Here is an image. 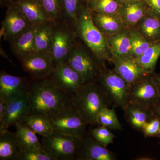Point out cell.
<instances>
[{
  "instance_id": "6da1fadb",
  "label": "cell",
  "mask_w": 160,
  "mask_h": 160,
  "mask_svg": "<svg viewBox=\"0 0 160 160\" xmlns=\"http://www.w3.org/2000/svg\"><path fill=\"white\" fill-rule=\"evenodd\" d=\"M27 94L30 114L43 115L50 118L72 105L71 95L58 89L50 77L32 80Z\"/></svg>"
},
{
  "instance_id": "7a4b0ae2",
  "label": "cell",
  "mask_w": 160,
  "mask_h": 160,
  "mask_svg": "<svg viewBox=\"0 0 160 160\" xmlns=\"http://www.w3.org/2000/svg\"><path fill=\"white\" fill-rule=\"evenodd\" d=\"M111 104L98 82L86 83L72 95V105L89 125H95L97 115Z\"/></svg>"
},
{
  "instance_id": "3957f363",
  "label": "cell",
  "mask_w": 160,
  "mask_h": 160,
  "mask_svg": "<svg viewBox=\"0 0 160 160\" xmlns=\"http://www.w3.org/2000/svg\"><path fill=\"white\" fill-rule=\"evenodd\" d=\"M87 3L81 9L76 26L78 38L100 61H111L107 38L95 25Z\"/></svg>"
},
{
  "instance_id": "277c9868",
  "label": "cell",
  "mask_w": 160,
  "mask_h": 160,
  "mask_svg": "<svg viewBox=\"0 0 160 160\" xmlns=\"http://www.w3.org/2000/svg\"><path fill=\"white\" fill-rule=\"evenodd\" d=\"M77 41L65 62L78 72L85 83L98 82L103 68L102 61L84 44Z\"/></svg>"
},
{
  "instance_id": "5b68a950",
  "label": "cell",
  "mask_w": 160,
  "mask_h": 160,
  "mask_svg": "<svg viewBox=\"0 0 160 160\" xmlns=\"http://www.w3.org/2000/svg\"><path fill=\"white\" fill-rule=\"evenodd\" d=\"M42 147L53 160H77L81 146V139L55 131L42 137Z\"/></svg>"
},
{
  "instance_id": "8992f818",
  "label": "cell",
  "mask_w": 160,
  "mask_h": 160,
  "mask_svg": "<svg viewBox=\"0 0 160 160\" xmlns=\"http://www.w3.org/2000/svg\"><path fill=\"white\" fill-rule=\"evenodd\" d=\"M50 55L55 67L66 61L75 45L78 37L75 29L61 22H52Z\"/></svg>"
},
{
  "instance_id": "52a82bcc",
  "label": "cell",
  "mask_w": 160,
  "mask_h": 160,
  "mask_svg": "<svg viewBox=\"0 0 160 160\" xmlns=\"http://www.w3.org/2000/svg\"><path fill=\"white\" fill-rule=\"evenodd\" d=\"M98 82L110 102L124 110L128 104L129 86L114 70L103 69Z\"/></svg>"
},
{
  "instance_id": "ba28073f",
  "label": "cell",
  "mask_w": 160,
  "mask_h": 160,
  "mask_svg": "<svg viewBox=\"0 0 160 160\" xmlns=\"http://www.w3.org/2000/svg\"><path fill=\"white\" fill-rule=\"evenodd\" d=\"M49 118L55 131L74 136L80 139L87 133V127L89 124L72 105Z\"/></svg>"
},
{
  "instance_id": "9c48e42d",
  "label": "cell",
  "mask_w": 160,
  "mask_h": 160,
  "mask_svg": "<svg viewBox=\"0 0 160 160\" xmlns=\"http://www.w3.org/2000/svg\"><path fill=\"white\" fill-rule=\"evenodd\" d=\"M160 101L157 87L150 74L143 77L129 86L128 103L153 109Z\"/></svg>"
},
{
  "instance_id": "30bf717a",
  "label": "cell",
  "mask_w": 160,
  "mask_h": 160,
  "mask_svg": "<svg viewBox=\"0 0 160 160\" xmlns=\"http://www.w3.org/2000/svg\"><path fill=\"white\" fill-rule=\"evenodd\" d=\"M20 62L32 80L50 77L55 69L51 55L41 52L35 51Z\"/></svg>"
},
{
  "instance_id": "8fae6325",
  "label": "cell",
  "mask_w": 160,
  "mask_h": 160,
  "mask_svg": "<svg viewBox=\"0 0 160 160\" xmlns=\"http://www.w3.org/2000/svg\"><path fill=\"white\" fill-rule=\"evenodd\" d=\"M50 77L58 89L71 95L86 84L79 73L66 62L58 65Z\"/></svg>"
},
{
  "instance_id": "7c38bea8",
  "label": "cell",
  "mask_w": 160,
  "mask_h": 160,
  "mask_svg": "<svg viewBox=\"0 0 160 160\" xmlns=\"http://www.w3.org/2000/svg\"><path fill=\"white\" fill-rule=\"evenodd\" d=\"M5 18L2 22L0 30V38L3 37L5 41H10L32 25L22 14L13 2L7 6Z\"/></svg>"
},
{
  "instance_id": "4fadbf2b",
  "label": "cell",
  "mask_w": 160,
  "mask_h": 160,
  "mask_svg": "<svg viewBox=\"0 0 160 160\" xmlns=\"http://www.w3.org/2000/svg\"><path fill=\"white\" fill-rule=\"evenodd\" d=\"M31 83L27 77L12 75L2 70L0 72V99L8 102L27 93Z\"/></svg>"
},
{
  "instance_id": "5bb4252c",
  "label": "cell",
  "mask_w": 160,
  "mask_h": 160,
  "mask_svg": "<svg viewBox=\"0 0 160 160\" xmlns=\"http://www.w3.org/2000/svg\"><path fill=\"white\" fill-rule=\"evenodd\" d=\"M6 113L0 122V128L8 129L25 122L30 114V105L27 93L8 102Z\"/></svg>"
},
{
  "instance_id": "9a60e30c",
  "label": "cell",
  "mask_w": 160,
  "mask_h": 160,
  "mask_svg": "<svg viewBox=\"0 0 160 160\" xmlns=\"http://www.w3.org/2000/svg\"><path fill=\"white\" fill-rule=\"evenodd\" d=\"M116 160L115 154L98 142L91 134L87 133L81 138L77 160Z\"/></svg>"
},
{
  "instance_id": "2e32d148",
  "label": "cell",
  "mask_w": 160,
  "mask_h": 160,
  "mask_svg": "<svg viewBox=\"0 0 160 160\" xmlns=\"http://www.w3.org/2000/svg\"><path fill=\"white\" fill-rule=\"evenodd\" d=\"M111 62L114 70L129 86L145 76L150 75L142 67L137 60L130 56L112 57Z\"/></svg>"
},
{
  "instance_id": "e0dca14e",
  "label": "cell",
  "mask_w": 160,
  "mask_h": 160,
  "mask_svg": "<svg viewBox=\"0 0 160 160\" xmlns=\"http://www.w3.org/2000/svg\"><path fill=\"white\" fill-rule=\"evenodd\" d=\"M39 25L32 26L9 41L12 51L20 61L36 51L35 36Z\"/></svg>"
},
{
  "instance_id": "ac0fdd59",
  "label": "cell",
  "mask_w": 160,
  "mask_h": 160,
  "mask_svg": "<svg viewBox=\"0 0 160 160\" xmlns=\"http://www.w3.org/2000/svg\"><path fill=\"white\" fill-rule=\"evenodd\" d=\"M13 2L32 26L49 22L39 0H14Z\"/></svg>"
},
{
  "instance_id": "d6986e66",
  "label": "cell",
  "mask_w": 160,
  "mask_h": 160,
  "mask_svg": "<svg viewBox=\"0 0 160 160\" xmlns=\"http://www.w3.org/2000/svg\"><path fill=\"white\" fill-rule=\"evenodd\" d=\"M22 151L16 132L0 128V160H18Z\"/></svg>"
},
{
  "instance_id": "ffe728a7",
  "label": "cell",
  "mask_w": 160,
  "mask_h": 160,
  "mask_svg": "<svg viewBox=\"0 0 160 160\" xmlns=\"http://www.w3.org/2000/svg\"><path fill=\"white\" fill-rule=\"evenodd\" d=\"M124 110L126 122L138 131H142L144 124L155 114L153 109L132 103H128Z\"/></svg>"
},
{
  "instance_id": "44dd1931",
  "label": "cell",
  "mask_w": 160,
  "mask_h": 160,
  "mask_svg": "<svg viewBox=\"0 0 160 160\" xmlns=\"http://www.w3.org/2000/svg\"><path fill=\"white\" fill-rule=\"evenodd\" d=\"M148 8L145 1L123 3L119 12L124 27H134L146 16Z\"/></svg>"
},
{
  "instance_id": "7402d4cb",
  "label": "cell",
  "mask_w": 160,
  "mask_h": 160,
  "mask_svg": "<svg viewBox=\"0 0 160 160\" xmlns=\"http://www.w3.org/2000/svg\"><path fill=\"white\" fill-rule=\"evenodd\" d=\"M106 38L111 58L129 55L131 48L129 28L123 27L116 33Z\"/></svg>"
},
{
  "instance_id": "603a6c76",
  "label": "cell",
  "mask_w": 160,
  "mask_h": 160,
  "mask_svg": "<svg viewBox=\"0 0 160 160\" xmlns=\"http://www.w3.org/2000/svg\"><path fill=\"white\" fill-rule=\"evenodd\" d=\"M90 13L95 26L106 37L116 33L124 27L118 14H107L91 10Z\"/></svg>"
},
{
  "instance_id": "cb8c5ba5",
  "label": "cell",
  "mask_w": 160,
  "mask_h": 160,
  "mask_svg": "<svg viewBox=\"0 0 160 160\" xmlns=\"http://www.w3.org/2000/svg\"><path fill=\"white\" fill-rule=\"evenodd\" d=\"M134 28L143 37L151 42L160 41V18L147 12Z\"/></svg>"
},
{
  "instance_id": "d4e9b609",
  "label": "cell",
  "mask_w": 160,
  "mask_h": 160,
  "mask_svg": "<svg viewBox=\"0 0 160 160\" xmlns=\"http://www.w3.org/2000/svg\"><path fill=\"white\" fill-rule=\"evenodd\" d=\"M62 17L60 22L66 23L75 29L78 18L85 0H61Z\"/></svg>"
},
{
  "instance_id": "484cf974",
  "label": "cell",
  "mask_w": 160,
  "mask_h": 160,
  "mask_svg": "<svg viewBox=\"0 0 160 160\" xmlns=\"http://www.w3.org/2000/svg\"><path fill=\"white\" fill-rule=\"evenodd\" d=\"M17 136L22 150H29L42 148V144L37 133L25 122L15 126Z\"/></svg>"
},
{
  "instance_id": "4316f807",
  "label": "cell",
  "mask_w": 160,
  "mask_h": 160,
  "mask_svg": "<svg viewBox=\"0 0 160 160\" xmlns=\"http://www.w3.org/2000/svg\"><path fill=\"white\" fill-rule=\"evenodd\" d=\"M52 23L49 21L38 27L34 39L36 51L50 55L52 40Z\"/></svg>"
},
{
  "instance_id": "83f0119b",
  "label": "cell",
  "mask_w": 160,
  "mask_h": 160,
  "mask_svg": "<svg viewBox=\"0 0 160 160\" xmlns=\"http://www.w3.org/2000/svg\"><path fill=\"white\" fill-rule=\"evenodd\" d=\"M24 122L37 134L42 137L49 135L54 131L49 118L43 115L29 114Z\"/></svg>"
},
{
  "instance_id": "f1b7e54d",
  "label": "cell",
  "mask_w": 160,
  "mask_h": 160,
  "mask_svg": "<svg viewBox=\"0 0 160 160\" xmlns=\"http://www.w3.org/2000/svg\"><path fill=\"white\" fill-rule=\"evenodd\" d=\"M160 56V41L156 42L142 56L136 59L140 66L149 74L154 72Z\"/></svg>"
},
{
  "instance_id": "f546056e",
  "label": "cell",
  "mask_w": 160,
  "mask_h": 160,
  "mask_svg": "<svg viewBox=\"0 0 160 160\" xmlns=\"http://www.w3.org/2000/svg\"><path fill=\"white\" fill-rule=\"evenodd\" d=\"M129 30L131 48L129 56L137 59L142 56L156 42H149L134 27L129 28Z\"/></svg>"
},
{
  "instance_id": "4dcf8cb0",
  "label": "cell",
  "mask_w": 160,
  "mask_h": 160,
  "mask_svg": "<svg viewBox=\"0 0 160 160\" xmlns=\"http://www.w3.org/2000/svg\"><path fill=\"white\" fill-rule=\"evenodd\" d=\"M123 5L121 0H92L87 3L91 11L107 14H118Z\"/></svg>"
},
{
  "instance_id": "1f68e13d",
  "label": "cell",
  "mask_w": 160,
  "mask_h": 160,
  "mask_svg": "<svg viewBox=\"0 0 160 160\" xmlns=\"http://www.w3.org/2000/svg\"><path fill=\"white\" fill-rule=\"evenodd\" d=\"M95 124L107 127L112 130H121L122 126L114 108L105 107L101 109L95 118Z\"/></svg>"
},
{
  "instance_id": "d6a6232c",
  "label": "cell",
  "mask_w": 160,
  "mask_h": 160,
  "mask_svg": "<svg viewBox=\"0 0 160 160\" xmlns=\"http://www.w3.org/2000/svg\"><path fill=\"white\" fill-rule=\"evenodd\" d=\"M49 21L60 22L62 17L61 0H39Z\"/></svg>"
},
{
  "instance_id": "836d02e7",
  "label": "cell",
  "mask_w": 160,
  "mask_h": 160,
  "mask_svg": "<svg viewBox=\"0 0 160 160\" xmlns=\"http://www.w3.org/2000/svg\"><path fill=\"white\" fill-rule=\"evenodd\" d=\"M89 134L98 142L106 146L113 143L115 138L116 137L110 129L101 125H98L97 127L92 129Z\"/></svg>"
},
{
  "instance_id": "e575fe53",
  "label": "cell",
  "mask_w": 160,
  "mask_h": 160,
  "mask_svg": "<svg viewBox=\"0 0 160 160\" xmlns=\"http://www.w3.org/2000/svg\"><path fill=\"white\" fill-rule=\"evenodd\" d=\"M18 160H53L42 148L29 150H22Z\"/></svg>"
},
{
  "instance_id": "d590c367",
  "label": "cell",
  "mask_w": 160,
  "mask_h": 160,
  "mask_svg": "<svg viewBox=\"0 0 160 160\" xmlns=\"http://www.w3.org/2000/svg\"><path fill=\"white\" fill-rule=\"evenodd\" d=\"M142 131L145 137L158 136L160 132V116L155 114L151 119L144 124Z\"/></svg>"
},
{
  "instance_id": "8d00e7d4",
  "label": "cell",
  "mask_w": 160,
  "mask_h": 160,
  "mask_svg": "<svg viewBox=\"0 0 160 160\" xmlns=\"http://www.w3.org/2000/svg\"><path fill=\"white\" fill-rule=\"evenodd\" d=\"M145 2L148 13L160 18V0H145Z\"/></svg>"
},
{
  "instance_id": "74e56055",
  "label": "cell",
  "mask_w": 160,
  "mask_h": 160,
  "mask_svg": "<svg viewBox=\"0 0 160 160\" xmlns=\"http://www.w3.org/2000/svg\"><path fill=\"white\" fill-rule=\"evenodd\" d=\"M7 103L4 100L0 99V122L2 121L7 108Z\"/></svg>"
},
{
  "instance_id": "f35d334b",
  "label": "cell",
  "mask_w": 160,
  "mask_h": 160,
  "mask_svg": "<svg viewBox=\"0 0 160 160\" xmlns=\"http://www.w3.org/2000/svg\"><path fill=\"white\" fill-rule=\"evenodd\" d=\"M150 75H151L152 78L153 82L155 83L157 87L158 91L160 97V74L153 72V73L150 74Z\"/></svg>"
},
{
  "instance_id": "ab89813d",
  "label": "cell",
  "mask_w": 160,
  "mask_h": 160,
  "mask_svg": "<svg viewBox=\"0 0 160 160\" xmlns=\"http://www.w3.org/2000/svg\"><path fill=\"white\" fill-rule=\"evenodd\" d=\"M14 0H0V4L2 6H8L10 4H11Z\"/></svg>"
},
{
  "instance_id": "60d3db41",
  "label": "cell",
  "mask_w": 160,
  "mask_h": 160,
  "mask_svg": "<svg viewBox=\"0 0 160 160\" xmlns=\"http://www.w3.org/2000/svg\"><path fill=\"white\" fill-rule=\"evenodd\" d=\"M153 110H154L155 114L160 116V101L155 106L154 108H153Z\"/></svg>"
},
{
  "instance_id": "b9f144b4",
  "label": "cell",
  "mask_w": 160,
  "mask_h": 160,
  "mask_svg": "<svg viewBox=\"0 0 160 160\" xmlns=\"http://www.w3.org/2000/svg\"><path fill=\"white\" fill-rule=\"evenodd\" d=\"M1 55L3 57L6 58H7V59L9 60V62H10L12 63V62L11 60H10V59L9 58V57H8V56H7V54H6V52H5V51H4V50L2 49V48L1 47Z\"/></svg>"
},
{
  "instance_id": "7bdbcfd3",
  "label": "cell",
  "mask_w": 160,
  "mask_h": 160,
  "mask_svg": "<svg viewBox=\"0 0 160 160\" xmlns=\"http://www.w3.org/2000/svg\"><path fill=\"white\" fill-rule=\"evenodd\" d=\"M137 160H153V159H152V158L149 157H146V156H143V157H140L139 158H137Z\"/></svg>"
},
{
  "instance_id": "ee69618b",
  "label": "cell",
  "mask_w": 160,
  "mask_h": 160,
  "mask_svg": "<svg viewBox=\"0 0 160 160\" xmlns=\"http://www.w3.org/2000/svg\"><path fill=\"white\" fill-rule=\"evenodd\" d=\"M123 3L132 2H140V1H145V0H121Z\"/></svg>"
},
{
  "instance_id": "f6af8a7d",
  "label": "cell",
  "mask_w": 160,
  "mask_h": 160,
  "mask_svg": "<svg viewBox=\"0 0 160 160\" xmlns=\"http://www.w3.org/2000/svg\"><path fill=\"white\" fill-rule=\"evenodd\" d=\"M87 2H90V1H92V0H85Z\"/></svg>"
},
{
  "instance_id": "bcb514c9",
  "label": "cell",
  "mask_w": 160,
  "mask_h": 160,
  "mask_svg": "<svg viewBox=\"0 0 160 160\" xmlns=\"http://www.w3.org/2000/svg\"><path fill=\"white\" fill-rule=\"evenodd\" d=\"M158 136L160 137V132H159V135H158Z\"/></svg>"
}]
</instances>
